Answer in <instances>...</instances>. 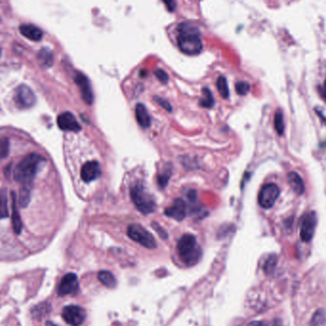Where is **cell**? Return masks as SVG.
Listing matches in <instances>:
<instances>
[{
    "label": "cell",
    "mask_w": 326,
    "mask_h": 326,
    "mask_svg": "<svg viewBox=\"0 0 326 326\" xmlns=\"http://www.w3.org/2000/svg\"><path fill=\"white\" fill-rule=\"evenodd\" d=\"M177 45L179 50L185 55H198L203 50L200 30L191 23H180L177 27Z\"/></svg>",
    "instance_id": "6da1fadb"
},
{
    "label": "cell",
    "mask_w": 326,
    "mask_h": 326,
    "mask_svg": "<svg viewBox=\"0 0 326 326\" xmlns=\"http://www.w3.org/2000/svg\"><path fill=\"white\" fill-rule=\"evenodd\" d=\"M44 158L38 154H30L24 157L13 170V178L22 186L33 187L34 177Z\"/></svg>",
    "instance_id": "7a4b0ae2"
},
{
    "label": "cell",
    "mask_w": 326,
    "mask_h": 326,
    "mask_svg": "<svg viewBox=\"0 0 326 326\" xmlns=\"http://www.w3.org/2000/svg\"><path fill=\"white\" fill-rule=\"evenodd\" d=\"M177 252L180 260L188 266L195 265L202 257V249L196 237L192 234H185L180 238L177 242Z\"/></svg>",
    "instance_id": "3957f363"
},
{
    "label": "cell",
    "mask_w": 326,
    "mask_h": 326,
    "mask_svg": "<svg viewBox=\"0 0 326 326\" xmlns=\"http://www.w3.org/2000/svg\"><path fill=\"white\" fill-rule=\"evenodd\" d=\"M131 198L137 210L144 215L153 213L156 209L154 197L140 184L135 185L131 188Z\"/></svg>",
    "instance_id": "277c9868"
},
{
    "label": "cell",
    "mask_w": 326,
    "mask_h": 326,
    "mask_svg": "<svg viewBox=\"0 0 326 326\" xmlns=\"http://www.w3.org/2000/svg\"><path fill=\"white\" fill-rule=\"evenodd\" d=\"M127 234L131 240L141 244L144 247L150 249L157 247V242L154 236L139 224H131L127 230Z\"/></svg>",
    "instance_id": "5b68a950"
},
{
    "label": "cell",
    "mask_w": 326,
    "mask_h": 326,
    "mask_svg": "<svg viewBox=\"0 0 326 326\" xmlns=\"http://www.w3.org/2000/svg\"><path fill=\"white\" fill-rule=\"evenodd\" d=\"M14 102L20 109H29L37 102L33 90L26 84H21L16 88L14 94Z\"/></svg>",
    "instance_id": "8992f818"
},
{
    "label": "cell",
    "mask_w": 326,
    "mask_h": 326,
    "mask_svg": "<svg viewBox=\"0 0 326 326\" xmlns=\"http://www.w3.org/2000/svg\"><path fill=\"white\" fill-rule=\"evenodd\" d=\"M280 188L274 183H268L262 186L258 201L263 209H270L274 206L278 197L280 196Z\"/></svg>",
    "instance_id": "52a82bcc"
},
{
    "label": "cell",
    "mask_w": 326,
    "mask_h": 326,
    "mask_svg": "<svg viewBox=\"0 0 326 326\" xmlns=\"http://www.w3.org/2000/svg\"><path fill=\"white\" fill-rule=\"evenodd\" d=\"M317 226V215L315 212L304 214L300 221V238L303 242H309L313 239Z\"/></svg>",
    "instance_id": "ba28073f"
},
{
    "label": "cell",
    "mask_w": 326,
    "mask_h": 326,
    "mask_svg": "<svg viewBox=\"0 0 326 326\" xmlns=\"http://www.w3.org/2000/svg\"><path fill=\"white\" fill-rule=\"evenodd\" d=\"M62 318L70 325L79 326L84 322L86 313L84 309L80 306L69 305L63 309Z\"/></svg>",
    "instance_id": "9c48e42d"
},
{
    "label": "cell",
    "mask_w": 326,
    "mask_h": 326,
    "mask_svg": "<svg viewBox=\"0 0 326 326\" xmlns=\"http://www.w3.org/2000/svg\"><path fill=\"white\" fill-rule=\"evenodd\" d=\"M79 281L77 275L69 273L65 275L60 281L58 294L59 296H66V295H75L79 292Z\"/></svg>",
    "instance_id": "30bf717a"
},
{
    "label": "cell",
    "mask_w": 326,
    "mask_h": 326,
    "mask_svg": "<svg viewBox=\"0 0 326 326\" xmlns=\"http://www.w3.org/2000/svg\"><path fill=\"white\" fill-rule=\"evenodd\" d=\"M75 82L79 86V90L81 93L82 99L84 100L85 103L91 105L94 101V94L92 90L91 83L89 81L88 78L81 73H77L75 76Z\"/></svg>",
    "instance_id": "8fae6325"
},
{
    "label": "cell",
    "mask_w": 326,
    "mask_h": 326,
    "mask_svg": "<svg viewBox=\"0 0 326 326\" xmlns=\"http://www.w3.org/2000/svg\"><path fill=\"white\" fill-rule=\"evenodd\" d=\"M101 175V167L96 160H91L85 163L81 167L80 177L84 183H91L96 180Z\"/></svg>",
    "instance_id": "7c38bea8"
},
{
    "label": "cell",
    "mask_w": 326,
    "mask_h": 326,
    "mask_svg": "<svg viewBox=\"0 0 326 326\" xmlns=\"http://www.w3.org/2000/svg\"><path fill=\"white\" fill-rule=\"evenodd\" d=\"M58 125L59 129L68 132L78 133L81 130V126L78 122L76 117L70 112H65L60 114L58 118Z\"/></svg>",
    "instance_id": "4fadbf2b"
},
{
    "label": "cell",
    "mask_w": 326,
    "mask_h": 326,
    "mask_svg": "<svg viewBox=\"0 0 326 326\" xmlns=\"http://www.w3.org/2000/svg\"><path fill=\"white\" fill-rule=\"evenodd\" d=\"M164 214L177 222H182L186 216V204L182 198H176L173 204L165 210Z\"/></svg>",
    "instance_id": "5bb4252c"
},
{
    "label": "cell",
    "mask_w": 326,
    "mask_h": 326,
    "mask_svg": "<svg viewBox=\"0 0 326 326\" xmlns=\"http://www.w3.org/2000/svg\"><path fill=\"white\" fill-rule=\"evenodd\" d=\"M20 33L26 39L33 41H40L43 37V32L39 27L32 24H23L20 27Z\"/></svg>",
    "instance_id": "9a60e30c"
},
{
    "label": "cell",
    "mask_w": 326,
    "mask_h": 326,
    "mask_svg": "<svg viewBox=\"0 0 326 326\" xmlns=\"http://www.w3.org/2000/svg\"><path fill=\"white\" fill-rule=\"evenodd\" d=\"M11 196H12V223H13V229L16 235H20L21 231H22V228H23V224H22V221H21V218H20L17 205H16L15 193L12 192Z\"/></svg>",
    "instance_id": "2e32d148"
},
{
    "label": "cell",
    "mask_w": 326,
    "mask_h": 326,
    "mask_svg": "<svg viewBox=\"0 0 326 326\" xmlns=\"http://www.w3.org/2000/svg\"><path fill=\"white\" fill-rule=\"evenodd\" d=\"M288 182H289L291 188L297 195L300 196L304 193V191H305L304 183L298 173L290 172L288 174Z\"/></svg>",
    "instance_id": "e0dca14e"
},
{
    "label": "cell",
    "mask_w": 326,
    "mask_h": 326,
    "mask_svg": "<svg viewBox=\"0 0 326 326\" xmlns=\"http://www.w3.org/2000/svg\"><path fill=\"white\" fill-rule=\"evenodd\" d=\"M136 118L137 122L142 128H149L151 125V118L145 105L138 103L136 106Z\"/></svg>",
    "instance_id": "ac0fdd59"
},
{
    "label": "cell",
    "mask_w": 326,
    "mask_h": 326,
    "mask_svg": "<svg viewBox=\"0 0 326 326\" xmlns=\"http://www.w3.org/2000/svg\"><path fill=\"white\" fill-rule=\"evenodd\" d=\"M38 60L41 67L50 68L53 63V55L52 52L48 48H43L40 50L38 56Z\"/></svg>",
    "instance_id": "d6986e66"
},
{
    "label": "cell",
    "mask_w": 326,
    "mask_h": 326,
    "mask_svg": "<svg viewBox=\"0 0 326 326\" xmlns=\"http://www.w3.org/2000/svg\"><path fill=\"white\" fill-rule=\"evenodd\" d=\"M98 280L103 285L108 288H115L117 285L116 278L109 271H100L98 273Z\"/></svg>",
    "instance_id": "ffe728a7"
},
{
    "label": "cell",
    "mask_w": 326,
    "mask_h": 326,
    "mask_svg": "<svg viewBox=\"0 0 326 326\" xmlns=\"http://www.w3.org/2000/svg\"><path fill=\"white\" fill-rule=\"evenodd\" d=\"M9 216L8 206V192L7 189L0 190V220H4Z\"/></svg>",
    "instance_id": "44dd1931"
},
{
    "label": "cell",
    "mask_w": 326,
    "mask_h": 326,
    "mask_svg": "<svg viewBox=\"0 0 326 326\" xmlns=\"http://www.w3.org/2000/svg\"><path fill=\"white\" fill-rule=\"evenodd\" d=\"M200 105L203 108H212L215 105V99L212 95V92L208 88H203V98L200 100Z\"/></svg>",
    "instance_id": "7402d4cb"
},
{
    "label": "cell",
    "mask_w": 326,
    "mask_h": 326,
    "mask_svg": "<svg viewBox=\"0 0 326 326\" xmlns=\"http://www.w3.org/2000/svg\"><path fill=\"white\" fill-rule=\"evenodd\" d=\"M31 193L32 187L30 186H22L20 192V205L22 208H26L31 201Z\"/></svg>",
    "instance_id": "603a6c76"
},
{
    "label": "cell",
    "mask_w": 326,
    "mask_h": 326,
    "mask_svg": "<svg viewBox=\"0 0 326 326\" xmlns=\"http://www.w3.org/2000/svg\"><path fill=\"white\" fill-rule=\"evenodd\" d=\"M274 125L275 129L277 131V133L280 136H282L283 133H284V129H285V125H284L283 114H282V112L281 110H278L275 114Z\"/></svg>",
    "instance_id": "cb8c5ba5"
},
{
    "label": "cell",
    "mask_w": 326,
    "mask_h": 326,
    "mask_svg": "<svg viewBox=\"0 0 326 326\" xmlns=\"http://www.w3.org/2000/svg\"><path fill=\"white\" fill-rule=\"evenodd\" d=\"M311 326H326V310L320 309L314 314Z\"/></svg>",
    "instance_id": "d4e9b609"
},
{
    "label": "cell",
    "mask_w": 326,
    "mask_h": 326,
    "mask_svg": "<svg viewBox=\"0 0 326 326\" xmlns=\"http://www.w3.org/2000/svg\"><path fill=\"white\" fill-rule=\"evenodd\" d=\"M216 87L218 90L220 92L221 96L223 98H228L229 97V88L227 80L224 77H220L216 81Z\"/></svg>",
    "instance_id": "484cf974"
},
{
    "label": "cell",
    "mask_w": 326,
    "mask_h": 326,
    "mask_svg": "<svg viewBox=\"0 0 326 326\" xmlns=\"http://www.w3.org/2000/svg\"><path fill=\"white\" fill-rule=\"evenodd\" d=\"M10 153V140L7 137L0 138V158L4 159Z\"/></svg>",
    "instance_id": "4316f807"
},
{
    "label": "cell",
    "mask_w": 326,
    "mask_h": 326,
    "mask_svg": "<svg viewBox=\"0 0 326 326\" xmlns=\"http://www.w3.org/2000/svg\"><path fill=\"white\" fill-rule=\"evenodd\" d=\"M277 257L275 255L270 256L267 259V261H265V264H264V271L267 273V274H271L276 268L277 265Z\"/></svg>",
    "instance_id": "83f0119b"
},
{
    "label": "cell",
    "mask_w": 326,
    "mask_h": 326,
    "mask_svg": "<svg viewBox=\"0 0 326 326\" xmlns=\"http://www.w3.org/2000/svg\"><path fill=\"white\" fill-rule=\"evenodd\" d=\"M236 91L240 96H245L250 91V84L245 81H240L236 84Z\"/></svg>",
    "instance_id": "f1b7e54d"
},
{
    "label": "cell",
    "mask_w": 326,
    "mask_h": 326,
    "mask_svg": "<svg viewBox=\"0 0 326 326\" xmlns=\"http://www.w3.org/2000/svg\"><path fill=\"white\" fill-rule=\"evenodd\" d=\"M170 175H171V172L170 170H166L165 172H163L161 175H159L157 177V183L159 185L160 188H165L167 183L169 182Z\"/></svg>",
    "instance_id": "f546056e"
},
{
    "label": "cell",
    "mask_w": 326,
    "mask_h": 326,
    "mask_svg": "<svg viewBox=\"0 0 326 326\" xmlns=\"http://www.w3.org/2000/svg\"><path fill=\"white\" fill-rule=\"evenodd\" d=\"M155 75H156L157 79H158L161 83H167L168 80H169L168 75L166 74L165 71L161 70V69H157V70L155 71Z\"/></svg>",
    "instance_id": "4dcf8cb0"
},
{
    "label": "cell",
    "mask_w": 326,
    "mask_h": 326,
    "mask_svg": "<svg viewBox=\"0 0 326 326\" xmlns=\"http://www.w3.org/2000/svg\"><path fill=\"white\" fill-rule=\"evenodd\" d=\"M155 100L157 101L158 104L160 105L161 107H163L166 111L172 112V106L170 105L169 102L163 98H159V97H156Z\"/></svg>",
    "instance_id": "1f68e13d"
},
{
    "label": "cell",
    "mask_w": 326,
    "mask_h": 326,
    "mask_svg": "<svg viewBox=\"0 0 326 326\" xmlns=\"http://www.w3.org/2000/svg\"><path fill=\"white\" fill-rule=\"evenodd\" d=\"M152 226H153V228L155 229L156 231H157V233H158V235L160 236L161 238H164V239H166L167 238V234H166V232L163 230L159 225H158V223L157 222H153V224H152Z\"/></svg>",
    "instance_id": "d6a6232c"
},
{
    "label": "cell",
    "mask_w": 326,
    "mask_h": 326,
    "mask_svg": "<svg viewBox=\"0 0 326 326\" xmlns=\"http://www.w3.org/2000/svg\"><path fill=\"white\" fill-rule=\"evenodd\" d=\"M164 4L168 8L170 12H174L176 10V0H163Z\"/></svg>",
    "instance_id": "836d02e7"
},
{
    "label": "cell",
    "mask_w": 326,
    "mask_h": 326,
    "mask_svg": "<svg viewBox=\"0 0 326 326\" xmlns=\"http://www.w3.org/2000/svg\"><path fill=\"white\" fill-rule=\"evenodd\" d=\"M320 95H321V98L324 99V101L326 102V80L324 81L323 85L320 88Z\"/></svg>",
    "instance_id": "e575fe53"
},
{
    "label": "cell",
    "mask_w": 326,
    "mask_h": 326,
    "mask_svg": "<svg viewBox=\"0 0 326 326\" xmlns=\"http://www.w3.org/2000/svg\"><path fill=\"white\" fill-rule=\"evenodd\" d=\"M248 326H267L264 322H262V321H253V322H251L250 324Z\"/></svg>",
    "instance_id": "d590c367"
},
{
    "label": "cell",
    "mask_w": 326,
    "mask_h": 326,
    "mask_svg": "<svg viewBox=\"0 0 326 326\" xmlns=\"http://www.w3.org/2000/svg\"><path fill=\"white\" fill-rule=\"evenodd\" d=\"M0 57H1V48H0Z\"/></svg>",
    "instance_id": "8d00e7d4"
},
{
    "label": "cell",
    "mask_w": 326,
    "mask_h": 326,
    "mask_svg": "<svg viewBox=\"0 0 326 326\" xmlns=\"http://www.w3.org/2000/svg\"><path fill=\"white\" fill-rule=\"evenodd\" d=\"M324 145H326V141H325V143H324Z\"/></svg>",
    "instance_id": "74e56055"
},
{
    "label": "cell",
    "mask_w": 326,
    "mask_h": 326,
    "mask_svg": "<svg viewBox=\"0 0 326 326\" xmlns=\"http://www.w3.org/2000/svg\"><path fill=\"white\" fill-rule=\"evenodd\" d=\"M52 326H56V325H52Z\"/></svg>",
    "instance_id": "f35d334b"
}]
</instances>
